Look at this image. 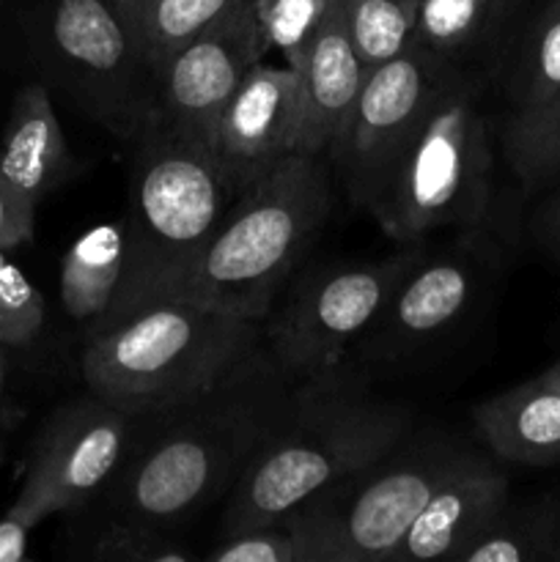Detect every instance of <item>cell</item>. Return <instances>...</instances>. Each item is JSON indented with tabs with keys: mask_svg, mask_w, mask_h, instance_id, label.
Instances as JSON below:
<instances>
[{
	"mask_svg": "<svg viewBox=\"0 0 560 562\" xmlns=\"http://www.w3.org/2000/svg\"><path fill=\"white\" fill-rule=\"evenodd\" d=\"M289 390L261 338L212 387L143 417L102 494L110 514L176 530L228 497Z\"/></svg>",
	"mask_w": 560,
	"mask_h": 562,
	"instance_id": "obj_1",
	"label": "cell"
},
{
	"mask_svg": "<svg viewBox=\"0 0 560 562\" xmlns=\"http://www.w3.org/2000/svg\"><path fill=\"white\" fill-rule=\"evenodd\" d=\"M410 426V406L373 395L349 366L291 384L225 497L217 538L285 519L318 492L382 459Z\"/></svg>",
	"mask_w": 560,
	"mask_h": 562,
	"instance_id": "obj_2",
	"label": "cell"
},
{
	"mask_svg": "<svg viewBox=\"0 0 560 562\" xmlns=\"http://www.w3.org/2000/svg\"><path fill=\"white\" fill-rule=\"evenodd\" d=\"M333 162L289 154L239 192L173 296L264 324L333 212Z\"/></svg>",
	"mask_w": 560,
	"mask_h": 562,
	"instance_id": "obj_3",
	"label": "cell"
},
{
	"mask_svg": "<svg viewBox=\"0 0 560 562\" xmlns=\"http://www.w3.org/2000/svg\"><path fill=\"white\" fill-rule=\"evenodd\" d=\"M126 263L110 311L91 329L179 291L239 192L214 154L152 121L132 140Z\"/></svg>",
	"mask_w": 560,
	"mask_h": 562,
	"instance_id": "obj_4",
	"label": "cell"
},
{
	"mask_svg": "<svg viewBox=\"0 0 560 562\" xmlns=\"http://www.w3.org/2000/svg\"><path fill=\"white\" fill-rule=\"evenodd\" d=\"M261 338L264 324L165 296L91 329L80 371L93 395L148 417L212 387Z\"/></svg>",
	"mask_w": 560,
	"mask_h": 562,
	"instance_id": "obj_5",
	"label": "cell"
},
{
	"mask_svg": "<svg viewBox=\"0 0 560 562\" xmlns=\"http://www.w3.org/2000/svg\"><path fill=\"white\" fill-rule=\"evenodd\" d=\"M492 170L481 86L459 69L368 214L399 245H417L445 225L481 228L492 206Z\"/></svg>",
	"mask_w": 560,
	"mask_h": 562,
	"instance_id": "obj_6",
	"label": "cell"
},
{
	"mask_svg": "<svg viewBox=\"0 0 560 562\" xmlns=\"http://www.w3.org/2000/svg\"><path fill=\"white\" fill-rule=\"evenodd\" d=\"M470 445L443 431H412L382 459L324 488L289 514L305 562H390L395 547Z\"/></svg>",
	"mask_w": 560,
	"mask_h": 562,
	"instance_id": "obj_7",
	"label": "cell"
},
{
	"mask_svg": "<svg viewBox=\"0 0 560 562\" xmlns=\"http://www.w3.org/2000/svg\"><path fill=\"white\" fill-rule=\"evenodd\" d=\"M371 263H340L294 291L283 311L264 318V344L291 384L340 371L393 296L395 285L423 256V247Z\"/></svg>",
	"mask_w": 560,
	"mask_h": 562,
	"instance_id": "obj_8",
	"label": "cell"
},
{
	"mask_svg": "<svg viewBox=\"0 0 560 562\" xmlns=\"http://www.w3.org/2000/svg\"><path fill=\"white\" fill-rule=\"evenodd\" d=\"M456 71V60L421 44L368 69L355 108L327 154L355 206L368 212L382 195L412 137Z\"/></svg>",
	"mask_w": 560,
	"mask_h": 562,
	"instance_id": "obj_9",
	"label": "cell"
},
{
	"mask_svg": "<svg viewBox=\"0 0 560 562\" xmlns=\"http://www.w3.org/2000/svg\"><path fill=\"white\" fill-rule=\"evenodd\" d=\"M49 47L82 108L113 135L135 140L159 119V86L113 0H55Z\"/></svg>",
	"mask_w": 560,
	"mask_h": 562,
	"instance_id": "obj_10",
	"label": "cell"
},
{
	"mask_svg": "<svg viewBox=\"0 0 560 562\" xmlns=\"http://www.w3.org/2000/svg\"><path fill=\"white\" fill-rule=\"evenodd\" d=\"M143 417L126 415L91 390L66 401L38 434L14 508L38 525L102 497L130 456Z\"/></svg>",
	"mask_w": 560,
	"mask_h": 562,
	"instance_id": "obj_11",
	"label": "cell"
},
{
	"mask_svg": "<svg viewBox=\"0 0 560 562\" xmlns=\"http://www.w3.org/2000/svg\"><path fill=\"white\" fill-rule=\"evenodd\" d=\"M267 49L256 5L247 0L159 66V121L212 151L225 108Z\"/></svg>",
	"mask_w": 560,
	"mask_h": 562,
	"instance_id": "obj_12",
	"label": "cell"
},
{
	"mask_svg": "<svg viewBox=\"0 0 560 562\" xmlns=\"http://www.w3.org/2000/svg\"><path fill=\"white\" fill-rule=\"evenodd\" d=\"M503 154L525 190L560 121V0H547L522 33L503 82Z\"/></svg>",
	"mask_w": 560,
	"mask_h": 562,
	"instance_id": "obj_13",
	"label": "cell"
},
{
	"mask_svg": "<svg viewBox=\"0 0 560 562\" xmlns=\"http://www.w3.org/2000/svg\"><path fill=\"white\" fill-rule=\"evenodd\" d=\"M300 80L289 66L256 64L225 108L212 154L236 192L296 151Z\"/></svg>",
	"mask_w": 560,
	"mask_h": 562,
	"instance_id": "obj_14",
	"label": "cell"
},
{
	"mask_svg": "<svg viewBox=\"0 0 560 562\" xmlns=\"http://www.w3.org/2000/svg\"><path fill=\"white\" fill-rule=\"evenodd\" d=\"M478 272L464 256H426L401 278L360 346L382 357L410 355L461 322L475 300Z\"/></svg>",
	"mask_w": 560,
	"mask_h": 562,
	"instance_id": "obj_15",
	"label": "cell"
},
{
	"mask_svg": "<svg viewBox=\"0 0 560 562\" xmlns=\"http://www.w3.org/2000/svg\"><path fill=\"white\" fill-rule=\"evenodd\" d=\"M511 503L508 475L470 450L428 497L390 560H453Z\"/></svg>",
	"mask_w": 560,
	"mask_h": 562,
	"instance_id": "obj_16",
	"label": "cell"
},
{
	"mask_svg": "<svg viewBox=\"0 0 560 562\" xmlns=\"http://www.w3.org/2000/svg\"><path fill=\"white\" fill-rule=\"evenodd\" d=\"M366 75V64L346 31L344 3L335 0L305 64L296 71L300 80L296 151L327 157L355 108Z\"/></svg>",
	"mask_w": 560,
	"mask_h": 562,
	"instance_id": "obj_17",
	"label": "cell"
},
{
	"mask_svg": "<svg viewBox=\"0 0 560 562\" xmlns=\"http://www.w3.org/2000/svg\"><path fill=\"white\" fill-rule=\"evenodd\" d=\"M77 170L80 162L71 157L47 88L31 82L11 104L9 124L0 140V179L33 203H42Z\"/></svg>",
	"mask_w": 560,
	"mask_h": 562,
	"instance_id": "obj_18",
	"label": "cell"
},
{
	"mask_svg": "<svg viewBox=\"0 0 560 562\" xmlns=\"http://www.w3.org/2000/svg\"><path fill=\"white\" fill-rule=\"evenodd\" d=\"M472 420L494 459L525 467L560 464V387L547 373L481 401Z\"/></svg>",
	"mask_w": 560,
	"mask_h": 562,
	"instance_id": "obj_19",
	"label": "cell"
},
{
	"mask_svg": "<svg viewBox=\"0 0 560 562\" xmlns=\"http://www.w3.org/2000/svg\"><path fill=\"white\" fill-rule=\"evenodd\" d=\"M126 263V225L102 223L77 236L60 261V302L75 322L97 324L121 289Z\"/></svg>",
	"mask_w": 560,
	"mask_h": 562,
	"instance_id": "obj_20",
	"label": "cell"
},
{
	"mask_svg": "<svg viewBox=\"0 0 560 562\" xmlns=\"http://www.w3.org/2000/svg\"><path fill=\"white\" fill-rule=\"evenodd\" d=\"M247 0H113L132 44L154 69Z\"/></svg>",
	"mask_w": 560,
	"mask_h": 562,
	"instance_id": "obj_21",
	"label": "cell"
},
{
	"mask_svg": "<svg viewBox=\"0 0 560 562\" xmlns=\"http://www.w3.org/2000/svg\"><path fill=\"white\" fill-rule=\"evenodd\" d=\"M525 0H421L415 44L456 60L500 36Z\"/></svg>",
	"mask_w": 560,
	"mask_h": 562,
	"instance_id": "obj_22",
	"label": "cell"
},
{
	"mask_svg": "<svg viewBox=\"0 0 560 562\" xmlns=\"http://www.w3.org/2000/svg\"><path fill=\"white\" fill-rule=\"evenodd\" d=\"M560 510L552 505L514 510L511 503L456 552V562H552Z\"/></svg>",
	"mask_w": 560,
	"mask_h": 562,
	"instance_id": "obj_23",
	"label": "cell"
},
{
	"mask_svg": "<svg viewBox=\"0 0 560 562\" xmlns=\"http://www.w3.org/2000/svg\"><path fill=\"white\" fill-rule=\"evenodd\" d=\"M346 31L366 69L395 58L415 44L421 0H340Z\"/></svg>",
	"mask_w": 560,
	"mask_h": 562,
	"instance_id": "obj_24",
	"label": "cell"
},
{
	"mask_svg": "<svg viewBox=\"0 0 560 562\" xmlns=\"http://www.w3.org/2000/svg\"><path fill=\"white\" fill-rule=\"evenodd\" d=\"M335 0H253L267 47L283 55L291 71H300L327 20Z\"/></svg>",
	"mask_w": 560,
	"mask_h": 562,
	"instance_id": "obj_25",
	"label": "cell"
},
{
	"mask_svg": "<svg viewBox=\"0 0 560 562\" xmlns=\"http://www.w3.org/2000/svg\"><path fill=\"white\" fill-rule=\"evenodd\" d=\"M91 558L104 562H187L195 554L173 541L168 527L110 516L104 530L93 538Z\"/></svg>",
	"mask_w": 560,
	"mask_h": 562,
	"instance_id": "obj_26",
	"label": "cell"
},
{
	"mask_svg": "<svg viewBox=\"0 0 560 562\" xmlns=\"http://www.w3.org/2000/svg\"><path fill=\"white\" fill-rule=\"evenodd\" d=\"M44 324V296L25 272L0 250V346H25Z\"/></svg>",
	"mask_w": 560,
	"mask_h": 562,
	"instance_id": "obj_27",
	"label": "cell"
},
{
	"mask_svg": "<svg viewBox=\"0 0 560 562\" xmlns=\"http://www.w3.org/2000/svg\"><path fill=\"white\" fill-rule=\"evenodd\" d=\"M206 562H305V543L289 519L269 521L253 530L234 532L214 541L203 554Z\"/></svg>",
	"mask_w": 560,
	"mask_h": 562,
	"instance_id": "obj_28",
	"label": "cell"
},
{
	"mask_svg": "<svg viewBox=\"0 0 560 562\" xmlns=\"http://www.w3.org/2000/svg\"><path fill=\"white\" fill-rule=\"evenodd\" d=\"M36 209L31 198L16 192L0 179V250H16L27 245L36 231Z\"/></svg>",
	"mask_w": 560,
	"mask_h": 562,
	"instance_id": "obj_29",
	"label": "cell"
},
{
	"mask_svg": "<svg viewBox=\"0 0 560 562\" xmlns=\"http://www.w3.org/2000/svg\"><path fill=\"white\" fill-rule=\"evenodd\" d=\"M36 527V521L27 519L22 510L11 505L0 519V562H22L27 552V536Z\"/></svg>",
	"mask_w": 560,
	"mask_h": 562,
	"instance_id": "obj_30",
	"label": "cell"
},
{
	"mask_svg": "<svg viewBox=\"0 0 560 562\" xmlns=\"http://www.w3.org/2000/svg\"><path fill=\"white\" fill-rule=\"evenodd\" d=\"M533 234H536L538 245L560 261V187L538 206L536 217H533Z\"/></svg>",
	"mask_w": 560,
	"mask_h": 562,
	"instance_id": "obj_31",
	"label": "cell"
},
{
	"mask_svg": "<svg viewBox=\"0 0 560 562\" xmlns=\"http://www.w3.org/2000/svg\"><path fill=\"white\" fill-rule=\"evenodd\" d=\"M558 176H560V121H558V126H555L552 137H549L547 148H544L541 162H538L536 187L547 184V181L558 179ZM536 187H533V190H536Z\"/></svg>",
	"mask_w": 560,
	"mask_h": 562,
	"instance_id": "obj_32",
	"label": "cell"
},
{
	"mask_svg": "<svg viewBox=\"0 0 560 562\" xmlns=\"http://www.w3.org/2000/svg\"><path fill=\"white\" fill-rule=\"evenodd\" d=\"M544 373H547V376H549V379H552V382H555V384H558V387H560V357H558V360H555V362H552V366H549V368H547V371H544Z\"/></svg>",
	"mask_w": 560,
	"mask_h": 562,
	"instance_id": "obj_33",
	"label": "cell"
},
{
	"mask_svg": "<svg viewBox=\"0 0 560 562\" xmlns=\"http://www.w3.org/2000/svg\"><path fill=\"white\" fill-rule=\"evenodd\" d=\"M552 562H560V521H558V530H555V541H552Z\"/></svg>",
	"mask_w": 560,
	"mask_h": 562,
	"instance_id": "obj_34",
	"label": "cell"
},
{
	"mask_svg": "<svg viewBox=\"0 0 560 562\" xmlns=\"http://www.w3.org/2000/svg\"><path fill=\"white\" fill-rule=\"evenodd\" d=\"M3 379H5V366H3V357H0V390H3Z\"/></svg>",
	"mask_w": 560,
	"mask_h": 562,
	"instance_id": "obj_35",
	"label": "cell"
},
{
	"mask_svg": "<svg viewBox=\"0 0 560 562\" xmlns=\"http://www.w3.org/2000/svg\"><path fill=\"white\" fill-rule=\"evenodd\" d=\"M0 459H3V453H0Z\"/></svg>",
	"mask_w": 560,
	"mask_h": 562,
	"instance_id": "obj_36",
	"label": "cell"
},
{
	"mask_svg": "<svg viewBox=\"0 0 560 562\" xmlns=\"http://www.w3.org/2000/svg\"><path fill=\"white\" fill-rule=\"evenodd\" d=\"M0 453H3V448H0Z\"/></svg>",
	"mask_w": 560,
	"mask_h": 562,
	"instance_id": "obj_37",
	"label": "cell"
}]
</instances>
